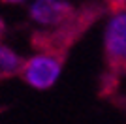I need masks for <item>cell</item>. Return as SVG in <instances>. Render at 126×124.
Segmentation results:
<instances>
[{
  "label": "cell",
  "mask_w": 126,
  "mask_h": 124,
  "mask_svg": "<svg viewBox=\"0 0 126 124\" xmlns=\"http://www.w3.org/2000/svg\"><path fill=\"white\" fill-rule=\"evenodd\" d=\"M62 68H64L62 53L40 51L36 55H32L30 58H25L19 75L34 90H49L58 81Z\"/></svg>",
  "instance_id": "6da1fadb"
},
{
  "label": "cell",
  "mask_w": 126,
  "mask_h": 124,
  "mask_svg": "<svg viewBox=\"0 0 126 124\" xmlns=\"http://www.w3.org/2000/svg\"><path fill=\"white\" fill-rule=\"evenodd\" d=\"M104 55L113 72H126V4L111 10L104 30Z\"/></svg>",
  "instance_id": "7a4b0ae2"
},
{
  "label": "cell",
  "mask_w": 126,
  "mask_h": 124,
  "mask_svg": "<svg viewBox=\"0 0 126 124\" xmlns=\"http://www.w3.org/2000/svg\"><path fill=\"white\" fill-rule=\"evenodd\" d=\"M77 13L68 0H34L28 8V17L34 25L45 30H57Z\"/></svg>",
  "instance_id": "3957f363"
},
{
  "label": "cell",
  "mask_w": 126,
  "mask_h": 124,
  "mask_svg": "<svg viewBox=\"0 0 126 124\" xmlns=\"http://www.w3.org/2000/svg\"><path fill=\"white\" fill-rule=\"evenodd\" d=\"M25 58L4 41V23L0 19V79L19 75Z\"/></svg>",
  "instance_id": "277c9868"
},
{
  "label": "cell",
  "mask_w": 126,
  "mask_h": 124,
  "mask_svg": "<svg viewBox=\"0 0 126 124\" xmlns=\"http://www.w3.org/2000/svg\"><path fill=\"white\" fill-rule=\"evenodd\" d=\"M4 4H21V2H25V0H2Z\"/></svg>",
  "instance_id": "5b68a950"
},
{
  "label": "cell",
  "mask_w": 126,
  "mask_h": 124,
  "mask_svg": "<svg viewBox=\"0 0 126 124\" xmlns=\"http://www.w3.org/2000/svg\"><path fill=\"white\" fill-rule=\"evenodd\" d=\"M119 2H124V4H126V0H119Z\"/></svg>",
  "instance_id": "8992f818"
}]
</instances>
